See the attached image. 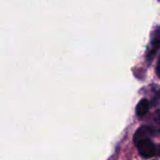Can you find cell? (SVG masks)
Segmentation results:
<instances>
[{
  "label": "cell",
  "instance_id": "obj_1",
  "mask_svg": "<svg viewBox=\"0 0 160 160\" xmlns=\"http://www.w3.org/2000/svg\"><path fill=\"white\" fill-rule=\"evenodd\" d=\"M140 155L144 158H150L157 156V145L151 141V139L143 140L137 144Z\"/></svg>",
  "mask_w": 160,
  "mask_h": 160
},
{
  "label": "cell",
  "instance_id": "obj_2",
  "mask_svg": "<svg viewBox=\"0 0 160 160\" xmlns=\"http://www.w3.org/2000/svg\"><path fill=\"white\" fill-rule=\"evenodd\" d=\"M160 49V26H158L154 29L151 34V39L149 43V47L146 52V58L147 60L151 61L155 56L156 52Z\"/></svg>",
  "mask_w": 160,
  "mask_h": 160
},
{
  "label": "cell",
  "instance_id": "obj_3",
  "mask_svg": "<svg viewBox=\"0 0 160 160\" xmlns=\"http://www.w3.org/2000/svg\"><path fill=\"white\" fill-rule=\"evenodd\" d=\"M154 135H156V133H155L154 129L149 125L142 126L136 131V133L134 135V142H135V144H137L141 141L151 139V137H153Z\"/></svg>",
  "mask_w": 160,
  "mask_h": 160
},
{
  "label": "cell",
  "instance_id": "obj_4",
  "mask_svg": "<svg viewBox=\"0 0 160 160\" xmlns=\"http://www.w3.org/2000/svg\"><path fill=\"white\" fill-rule=\"evenodd\" d=\"M149 101L145 98L141 99L140 102L138 103L137 107H136V114L137 116H139L140 118L145 116L147 114V112H149Z\"/></svg>",
  "mask_w": 160,
  "mask_h": 160
},
{
  "label": "cell",
  "instance_id": "obj_5",
  "mask_svg": "<svg viewBox=\"0 0 160 160\" xmlns=\"http://www.w3.org/2000/svg\"><path fill=\"white\" fill-rule=\"evenodd\" d=\"M149 126L154 129L156 135L160 134V110L153 115L151 124H149Z\"/></svg>",
  "mask_w": 160,
  "mask_h": 160
},
{
  "label": "cell",
  "instance_id": "obj_6",
  "mask_svg": "<svg viewBox=\"0 0 160 160\" xmlns=\"http://www.w3.org/2000/svg\"><path fill=\"white\" fill-rule=\"evenodd\" d=\"M156 72H157V75L160 78V57L158 59V65H157V68H156Z\"/></svg>",
  "mask_w": 160,
  "mask_h": 160
},
{
  "label": "cell",
  "instance_id": "obj_7",
  "mask_svg": "<svg viewBox=\"0 0 160 160\" xmlns=\"http://www.w3.org/2000/svg\"><path fill=\"white\" fill-rule=\"evenodd\" d=\"M157 156L160 157V144L157 145Z\"/></svg>",
  "mask_w": 160,
  "mask_h": 160
}]
</instances>
